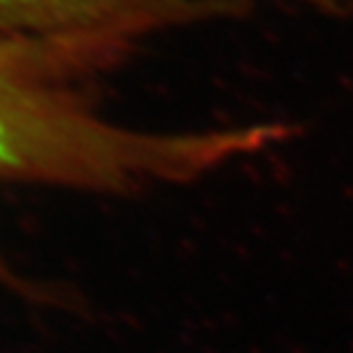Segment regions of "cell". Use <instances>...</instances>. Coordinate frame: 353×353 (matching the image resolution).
<instances>
[{"instance_id":"obj_1","label":"cell","mask_w":353,"mask_h":353,"mask_svg":"<svg viewBox=\"0 0 353 353\" xmlns=\"http://www.w3.org/2000/svg\"><path fill=\"white\" fill-rule=\"evenodd\" d=\"M62 136V99L28 41L0 34V176L32 181Z\"/></svg>"}]
</instances>
